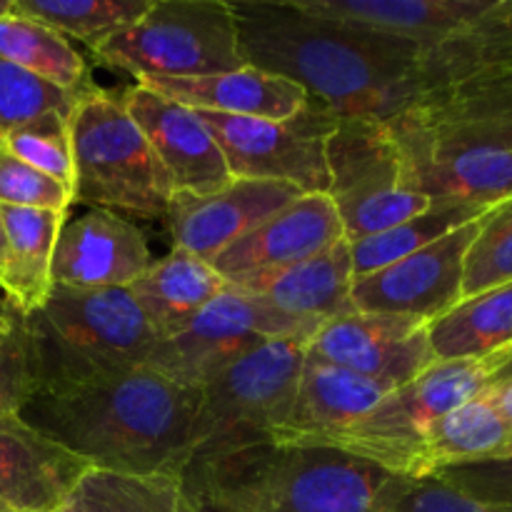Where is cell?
Returning a JSON list of instances; mask_svg holds the SVG:
<instances>
[{
  "mask_svg": "<svg viewBox=\"0 0 512 512\" xmlns=\"http://www.w3.org/2000/svg\"><path fill=\"white\" fill-rule=\"evenodd\" d=\"M233 178L273 180L295 185L300 193H328L325 143L338 115L310 103L288 120L195 110Z\"/></svg>",
  "mask_w": 512,
  "mask_h": 512,
  "instance_id": "8fae6325",
  "label": "cell"
},
{
  "mask_svg": "<svg viewBox=\"0 0 512 512\" xmlns=\"http://www.w3.org/2000/svg\"><path fill=\"white\" fill-rule=\"evenodd\" d=\"M245 65L283 75L338 118L390 120L430 98L423 50L308 13L298 0L233 3Z\"/></svg>",
  "mask_w": 512,
  "mask_h": 512,
  "instance_id": "6da1fadb",
  "label": "cell"
},
{
  "mask_svg": "<svg viewBox=\"0 0 512 512\" xmlns=\"http://www.w3.org/2000/svg\"><path fill=\"white\" fill-rule=\"evenodd\" d=\"M385 512H512L505 505L483 503L438 478H395Z\"/></svg>",
  "mask_w": 512,
  "mask_h": 512,
  "instance_id": "74e56055",
  "label": "cell"
},
{
  "mask_svg": "<svg viewBox=\"0 0 512 512\" xmlns=\"http://www.w3.org/2000/svg\"><path fill=\"white\" fill-rule=\"evenodd\" d=\"M13 13V0H0V18Z\"/></svg>",
  "mask_w": 512,
  "mask_h": 512,
  "instance_id": "ee69618b",
  "label": "cell"
},
{
  "mask_svg": "<svg viewBox=\"0 0 512 512\" xmlns=\"http://www.w3.org/2000/svg\"><path fill=\"white\" fill-rule=\"evenodd\" d=\"M505 365V350L478 360H435L418 378L390 390L330 448L410 478L428 430L450 410L483 395Z\"/></svg>",
  "mask_w": 512,
  "mask_h": 512,
  "instance_id": "52a82bcc",
  "label": "cell"
},
{
  "mask_svg": "<svg viewBox=\"0 0 512 512\" xmlns=\"http://www.w3.org/2000/svg\"><path fill=\"white\" fill-rule=\"evenodd\" d=\"M153 0H13V13L98 50L148 13Z\"/></svg>",
  "mask_w": 512,
  "mask_h": 512,
  "instance_id": "4dcf8cb0",
  "label": "cell"
},
{
  "mask_svg": "<svg viewBox=\"0 0 512 512\" xmlns=\"http://www.w3.org/2000/svg\"><path fill=\"white\" fill-rule=\"evenodd\" d=\"M488 208L470 203H458V200H433L428 210H423L415 218L403 220L395 228L383 230V233L368 235L350 243V258H353V275L375 273V270L393 265L395 260L408 258L418 253L425 245L435 243L443 235L453 233L455 228L465 223H473Z\"/></svg>",
  "mask_w": 512,
  "mask_h": 512,
  "instance_id": "f546056e",
  "label": "cell"
},
{
  "mask_svg": "<svg viewBox=\"0 0 512 512\" xmlns=\"http://www.w3.org/2000/svg\"><path fill=\"white\" fill-rule=\"evenodd\" d=\"M0 512H15V510H10L8 505H3V503H0Z\"/></svg>",
  "mask_w": 512,
  "mask_h": 512,
  "instance_id": "bcb514c9",
  "label": "cell"
},
{
  "mask_svg": "<svg viewBox=\"0 0 512 512\" xmlns=\"http://www.w3.org/2000/svg\"><path fill=\"white\" fill-rule=\"evenodd\" d=\"M505 358H508V365H505L503 375H510L512 373V345H510L508 350H505ZM503 375H500V378H503Z\"/></svg>",
  "mask_w": 512,
  "mask_h": 512,
  "instance_id": "f6af8a7d",
  "label": "cell"
},
{
  "mask_svg": "<svg viewBox=\"0 0 512 512\" xmlns=\"http://www.w3.org/2000/svg\"><path fill=\"white\" fill-rule=\"evenodd\" d=\"M403 115L435 143L512 150V65L465 80Z\"/></svg>",
  "mask_w": 512,
  "mask_h": 512,
  "instance_id": "7402d4cb",
  "label": "cell"
},
{
  "mask_svg": "<svg viewBox=\"0 0 512 512\" xmlns=\"http://www.w3.org/2000/svg\"><path fill=\"white\" fill-rule=\"evenodd\" d=\"M478 220L455 228L408 258L353 280L350 303L360 313L408 315L433 323L463 300L465 255Z\"/></svg>",
  "mask_w": 512,
  "mask_h": 512,
  "instance_id": "5bb4252c",
  "label": "cell"
},
{
  "mask_svg": "<svg viewBox=\"0 0 512 512\" xmlns=\"http://www.w3.org/2000/svg\"><path fill=\"white\" fill-rule=\"evenodd\" d=\"M433 478L475 500L512 508V450L498 458L453 465L435 473Z\"/></svg>",
  "mask_w": 512,
  "mask_h": 512,
  "instance_id": "f35d334b",
  "label": "cell"
},
{
  "mask_svg": "<svg viewBox=\"0 0 512 512\" xmlns=\"http://www.w3.org/2000/svg\"><path fill=\"white\" fill-rule=\"evenodd\" d=\"M512 283V198L478 218V233L465 255L463 298Z\"/></svg>",
  "mask_w": 512,
  "mask_h": 512,
  "instance_id": "836d02e7",
  "label": "cell"
},
{
  "mask_svg": "<svg viewBox=\"0 0 512 512\" xmlns=\"http://www.w3.org/2000/svg\"><path fill=\"white\" fill-rule=\"evenodd\" d=\"M120 98L168 175L173 195H210L233 183L223 150L195 110L143 83L120 90Z\"/></svg>",
  "mask_w": 512,
  "mask_h": 512,
  "instance_id": "9a60e30c",
  "label": "cell"
},
{
  "mask_svg": "<svg viewBox=\"0 0 512 512\" xmlns=\"http://www.w3.org/2000/svg\"><path fill=\"white\" fill-rule=\"evenodd\" d=\"M70 138L73 203L135 218H165L173 200L168 175L125 110L120 90L98 85L83 90L70 115Z\"/></svg>",
  "mask_w": 512,
  "mask_h": 512,
  "instance_id": "5b68a950",
  "label": "cell"
},
{
  "mask_svg": "<svg viewBox=\"0 0 512 512\" xmlns=\"http://www.w3.org/2000/svg\"><path fill=\"white\" fill-rule=\"evenodd\" d=\"M353 280L350 243L340 240L333 248L313 258L300 260L288 268L253 275L235 288L258 295L280 313L318 330L328 320L353 310V303H350Z\"/></svg>",
  "mask_w": 512,
  "mask_h": 512,
  "instance_id": "603a6c76",
  "label": "cell"
},
{
  "mask_svg": "<svg viewBox=\"0 0 512 512\" xmlns=\"http://www.w3.org/2000/svg\"><path fill=\"white\" fill-rule=\"evenodd\" d=\"M395 478L338 448L263 443L190 460L180 488L193 512H385Z\"/></svg>",
  "mask_w": 512,
  "mask_h": 512,
  "instance_id": "3957f363",
  "label": "cell"
},
{
  "mask_svg": "<svg viewBox=\"0 0 512 512\" xmlns=\"http://www.w3.org/2000/svg\"><path fill=\"white\" fill-rule=\"evenodd\" d=\"M305 358L353 370L388 388L410 383L435 363L425 320L360 310L320 325L305 343Z\"/></svg>",
  "mask_w": 512,
  "mask_h": 512,
  "instance_id": "4fadbf2b",
  "label": "cell"
},
{
  "mask_svg": "<svg viewBox=\"0 0 512 512\" xmlns=\"http://www.w3.org/2000/svg\"><path fill=\"white\" fill-rule=\"evenodd\" d=\"M413 190L430 200L493 208L512 198V150L480 145H443L415 128L405 115L390 118Z\"/></svg>",
  "mask_w": 512,
  "mask_h": 512,
  "instance_id": "2e32d148",
  "label": "cell"
},
{
  "mask_svg": "<svg viewBox=\"0 0 512 512\" xmlns=\"http://www.w3.org/2000/svg\"><path fill=\"white\" fill-rule=\"evenodd\" d=\"M0 58L65 93L78 95L93 85L83 55L68 38L18 13L0 18Z\"/></svg>",
  "mask_w": 512,
  "mask_h": 512,
  "instance_id": "f1b7e54d",
  "label": "cell"
},
{
  "mask_svg": "<svg viewBox=\"0 0 512 512\" xmlns=\"http://www.w3.org/2000/svg\"><path fill=\"white\" fill-rule=\"evenodd\" d=\"M0 148H5L10 155L28 163L30 168L45 173L48 178L58 180L60 185H65L73 193L75 163L73 138H70V115H40V118L10 130L0 140Z\"/></svg>",
  "mask_w": 512,
  "mask_h": 512,
  "instance_id": "d6a6232c",
  "label": "cell"
},
{
  "mask_svg": "<svg viewBox=\"0 0 512 512\" xmlns=\"http://www.w3.org/2000/svg\"><path fill=\"white\" fill-rule=\"evenodd\" d=\"M325 163L328 195L348 243L395 228L433 203L410 185L403 148L388 120L338 118L325 143Z\"/></svg>",
  "mask_w": 512,
  "mask_h": 512,
  "instance_id": "9c48e42d",
  "label": "cell"
},
{
  "mask_svg": "<svg viewBox=\"0 0 512 512\" xmlns=\"http://www.w3.org/2000/svg\"><path fill=\"white\" fill-rule=\"evenodd\" d=\"M150 90L190 110L245 115V118L288 120L305 110L308 93L283 75L243 65L238 70L203 78L143 80Z\"/></svg>",
  "mask_w": 512,
  "mask_h": 512,
  "instance_id": "cb8c5ba5",
  "label": "cell"
},
{
  "mask_svg": "<svg viewBox=\"0 0 512 512\" xmlns=\"http://www.w3.org/2000/svg\"><path fill=\"white\" fill-rule=\"evenodd\" d=\"M308 13L408 40L423 53L512 30V0H298Z\"/></svg>",
  "mask_w": 512,
  "mask_h": 512,
  "instance_id": "7c38bea8",
  "label": "cell"
},
{
  "mask_svg": "<svg viewBox=\"0 0 512 512\" xmlns=\"http://www.w3.org/2000/svg\"><path fill=\"white\" fill-rule=\"evenodd\" d=\"M58 512H110L103 503H98L95 498H90L83 488H75L70 493V498L60 505Z\"/></svg>",
  "mask_w": 512,
  "mask_h": 512,
  "instance_id": "60d3db41",
  "label": "cell"
},
{
  "mask_svg": "<svg viewBox=\"0 0 512 512\" xmlns=\"http://www.w3.org/2000/svg\"><path fill=\"white\" fill-rule=\"evenodd\" d=\"M5 268V228H3V215H0V278H3Z\"/></svg>",
  "mask_w": 512,
  "mask_h": 512,
  "instance_id": "7bdbcfd3",
  "label": "cell"
},
{
  "mask_svg": "<svg viewBox=\"0 0 512 512\" xmlns=\"http://www.w3.org/2000/svg\"><path fill=\"white\" fill-rule=\"evenodd\" d=\"M488 398L493 400V405L500 410V415L512 425V373L503 375V378H498L490 385Z\"/></svg>",
  "mask_w": 512,
  "mask_h": 512,
  "instance_id": "ab89813d",
  "label": "cell"
},
{
  "mask_svg": "<svg viewBox=\"0 0 512 512\" xmlns=\"http://www.w3.org/2000/svg\"><path fill=\"white\" fill-rule=\"evenodd\" d=\"M13 323H15V313L8 308V305L0 303V333L13 328Z\"/></svg>",
  "mask_w": 512,
  "mask_h": 512,
  "instance_id": "b9f144b4",
  "label": "cell"
},
{
  "mask_svg": "<svg viewBox=\"0 0 512 512\" xmlns=\"http://www.w3.org/2000/svg\"><path fill=\"white\" fill-rule=\"evenodd\" d=\"M38 390L60 388L148 363L158 333L128 288H68L53 283L28 315Z\"/></svg>",
  "mask_w": 512,
  "mask_h": 512,
  "instance_id": "277c9868",
  "label": "cell"
},
{
  "mask_svg": "<svg viewBox=\"0 0 512 512\" xmlns=\"http://www.w3.org/2000/svg\"><path fill=\"white\" fill-rule=\"evenodd\" d=\"M78 95L65 93V90L40 80L38 75L0 58V140L10 130L40 118V115H73Z\"/></svg>",
  "mask_w": 512,
  "mask_h": 512,
  "instance_id": "e575fe53",
  "label": "cell"
},
{
  "mask_svg": "<svg viewBox=\"0 0 512 512\" xmlns=\"http://www.w3.org/2000/svg\"><path fill=\"white\" fill-rule=\"evenodd\" d=\"M512 425L500 415L488 390L450 410L425 435L410 480L433 478L453 465L478 463L510 453Z\"/></svg>",
  "mask_w": 512,
  "mask_h": 512,
  "instance_id": "4316f807",
  "label": "cell"
},
{
  "mask_svg": "<svg viewBox=\"0 0 512 512\" xmlns=\"http://www.w3.org/2000/svg\"><path fill=\"white\" fill-rule=\"evenodd\" d=\"M110 512H193L180 478L170 475H118L90 470L78 483Z\"/></svg>",
  "mask_w": 512,
  "mask_h": 512,
  "instance_id": "1f68e13d",
  "label": "cell"
},
{
  "mask_svg": "<svg viewBox=\"0 0 512 512\" xmlns=\"http://www.w3.org/2000/svg\"><path fill=\"white\" fill-rule=\"evenodd\" d=\"M345 240L343 223L328 193H305L230 243L210 263L228 285L308 260Z\"/></svg>",
  "mask_w": 512,
  "mask_h": 512,
  "instance_id": "ac0fdd59",
  "label": "cell"
},
{
  "mask_svg": "<svg viewBox=\"0 0 512 512\" xmlns=\"http://www.w3.org/2000/svg\"><path fill=\"white\" fill-rule=\"evenodd\" d=\"M435 360H478L512 345V283L483 290L455 303L428 323Z\"/></svg>",
  "mask_w": 512,
  "mask_h": 512,
  "instance_id": "83f0119b",
  "label": "cell"
},
{
  "mask_svg": "<svg viewBox=\"0 0 512 512\" xmlns=\"http://www.w3.org/2000/svg\"><path fill=\"white\" fill-rule=\"evenodd\" d=\"M393 388L338 365L305 358L288 415L273 433L278 445L330 448L350 425L370 413Z\"/></svg>",
  "mask_w": 512,
  "mask_h": 512,
  "instance_id": "ffe728a7",
  "label": "cell"
},
{
  "mask_svg": "<svg viewBox=\"0 0 512 512\" xmlns=\"http://www.w3.org/2000/svg\"><path fill=\"white\" fill-rule=\"evenodd\" d=\"M93 53L135 83L203 78L245 65L233 3L225 0H153L143 18Z\"/></svg>",
  "mask_w": 512,
  "mask_h": 512,
  "instance_id": "8992f818",
  "label": "cell"
},
{
  "mask_svg": "<svg viewBox=\"0 0 512 512\" xmlns=\"http://www.w3.org/2000/svg\"><path fill=\"white\" fill-rule=\"evenodd\" d=\"M313 335V328L280 313L258 295L228 285L178 333L158 340L145 365L200 390L215 373L268 340L300 338L308 343Z\"/></svg>",
  "mask_w": 512,
  "mask_h": 512,
  "instance_id": "30bf717a",
  "label": "cell"
},
{
  "mask_svg": "<svg viewBox=\"0 0 512 512\" xmlns=\"http://www.w3.org/2000/svg\"><path fill=\"white\" fill-rule=\"evenodd\" d=\"M5 228V305L20 318L33 315L53 288V255L68 213L0 205Z\"/></svg>",
  "mask_w": 512,
  "mask_h": 512,
  "instance_id": "d4e9b609",
  "label": "cell"
},
{
  "mask_svg": "<svg viewBox=\"0 0 512 512\" xmlns=\"http://www.w3.org/2000/svg\"><path fill=\"white\" fill-rule=\"evenodd\" d=\"M225 288L228 283L213 263L183 248H173L153 260L128 290L158 333V340H163L178 333Z\"/></svg>",
  "mask_w": 512,
  "mask_h": 512,
  "instance_id": "484cf974",
  "label": "cell"
},
{
  "mask_svg": "<svg viewBox=\"0 0 512 512\" xmlns=\"http://www.w3.org/2000/svg\"><path fill=\"white\" fill-rule=\"evenodd\" d=\"M300 195L305 193L288 183L235 178L218 193L173 195L163 220L173 248L188 250L210 263L230 243L248 235Z\"/></svg>",
  "mask_w": 512,
  "mask_h": 512,
  "instance_id": "e0dca14e",
  "label": "cell"
},
{
  "mask_svg": "<svg viewBox=\"0 0 512 512\" xmlns=\"http://www.w3.org/2000/svg\"><path fill=\"white\" fill-rule=\"evenodd\" d=\"M153 263L145 233L113 210L68 218L53 255V283L68 288H130Z\"/></svg>",
  "mask_w": 512,
  "mask_h": 512,
  "instance_id": "d6986e66",
  "label": "cell"
},
{
  "mask_svg": "<svg viewBox=\"0 0 512 512\" xmlns=\"http://www.w3.org/2000/svg\"><path fill=\"white\" fill-rule=\"evenodd\" d=\"M90 470L20 415L0 420V503L10 510L58 512Z\"/></svg>",
  "mask_w": 512,
  "mask_h": 512,
  "instance_id": "44dd1931",
  "label": "cell"
},
{
  "mask_svg": "<svg viewBox=\"0 0 512 512\" xmlns=\"http://www.w3.org/2000/svg\"><path fill=\"white\" fill-rule=\"evenodd\" d=\"M305 363V340L258 345L200 388L193 460L263 445L288 415Z\"/></svg>",
  "mask_w": 512,
  "mask_h": 512,
  "instance_id": "ba28073f",
  "label": "cell"
},
{
  "mask_svg": "<svg viewBox=\"0 0 512 512\" xmlns=\"http://www.w3.org/2000/svg\"><path fill=\"white\" fill-rule=\"evenodd\" d=\"M35 393L38 368L33 343L25 320L15 315L13 328L0 333V420L23 413Z\"/></svg>",
  "mask_w": 512,
  "mask_h": 512,
  "instance_id": "d590c367",
  "label": "cell"
},
{
  "mask_svg": "<svg viewBox=\"0 0 512 512\" xmlns=\"http://www.w3.org/2000/svg\"><path fill=\"white\" fill-rule=\"evenodd\" d=\"M198 410V388L138 365L38 390L20 418L100 473L180 478L195 453Z\"/></svg>",
  "mask_w": 512,
  "mask_h": 512,
  "instance_id": "7a4b0ae2",
  "label": "cell"
},
{
  "mask_svg": "<svg viewBox=\"0 0 512 512\" xmlns=\"http://www.w3.org/2000/svg\"><path fill=\"white\" fill-rule=\"evenodd\" d=\"M0 205L68 213L73 193L58 180L48 178L0 148Z\"/></svg>",
  "mask_w": 512,
  "mask_h": 512,
  "instance_id": "8d00e7d4",
  "label": "cell"
}]
</instances>
